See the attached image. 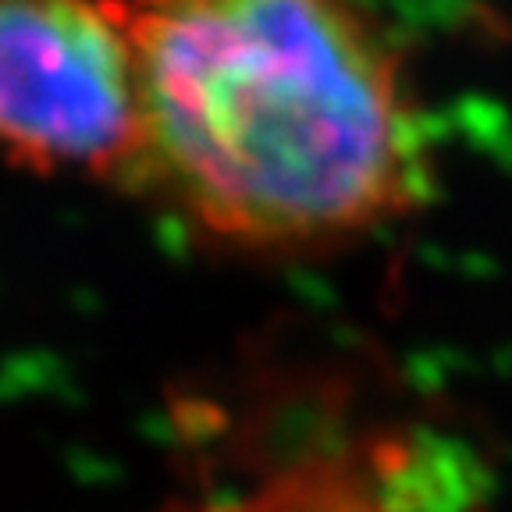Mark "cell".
I'll return each mask as SVG.
<instances>
[{
	"mask_svg": "<svg viewBox=\"0 0 512 512\" xmlns=\"http://www.w3.org/2000/svg\"><path fill=\"white\" fill-rule=\"evenodd\" d=\"M143 100L132 189L246 256L338 249L424 192L402 61L352 0H107Z\"/></svg>",
	"mask_w": 512,
	"mask_h": 512,
	"instance_id": "1",
	"label": "cell"
},
{
	"mask_svg": "<svg viewBox=\"0 0 512 512\" xmlns=\"http://www.w3.org/2000/svg\"><path fill=\"white\" fill-rule=\"evenodd\" d=\"M143 153L136 54L107 0H0V157L132 185Z\"/></svg>",
	"mask_w": 512,
	"mask_h": 512,
	"instance_id": "2",
	"label": "cell"
}]
</instances>
